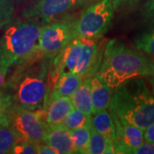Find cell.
Here are the masks:
<instances>
[{
	"instance_id": "obj_28",
	"label": "cell",
	"mask_w": 154,
	"mask_h": 154,
	"mask_svg": "<svg viewBox=\"0 0 154 154\" xmlns=\"http://www.w3.org/2000/svg\"><path fill=\"white\" fill-rule=\"evenodd\" d=\"M144 141L145 142L154 141V122L145 129V131H144Z\"/></svg>"
},
{
	"instance_id": "obj_24",
	"label": "cell",
	"mask_w": 154,
	"mask_h": 154,
	"mask_svg": "<svg viewBox=\"0 0 154 154\" xmlns=\"http://www.w3.org/2000/svg\"><path fill=\"white\" fill-rule=\"evenodd\" d=\"M14 105V101L11 94L4 89L0 88V110H9Z\"/></svg>"
},
{
	"instance_id": "obj_32",
	"label": "cell",
	"mask_w": 154,
	"mask_h": 154,
	"mask_svg": "<svg viewBox=\"0 0 154 154\" xmlns=\"http://www.w3.org/2000/svg\"><path fill=\"white\" fill-rule=\"evenodd\" d=\"M22 1H25V0H22Z\"/></svg>"
},
{
	"instance_id": "obj_22",
	"label": "cell",
	"mask_w": 154,
	"mask_h": 154,
	"mask_svg": "<svg viewBox=\"0 0 154 154\" xmlns=\"http://www.w3.org/2000/svg\"><path fill=\"white\" fill-rule=\"evenodd\" d=\"M12 154H36L37 143L25 138L19 137L11 150Z\"/></svg>"
},
{
	"instance_id": "obj_4",
	"label": "cell",
	"mask_w": 154,
	"mask_h": 154,
	"mask_svg": "<svg viewBox=\"0 0 154 154\" xmlns=\"http://www.w3.org/2000/svg\"><path fill=\"white\" fill-rule=\"evenodd\" d=\"M41 26V22L35 17L17 19L6 26L0 38V71L8 74L14 64L33 54Z\"/></svg>"
},
{
	"instance_id": "obj_12",
	"label": "cell",
	"mask_w": 154,
	"mask_h": 154,
	"mask_svg": "<svg viewBox=\"0 0 154 154\" xmlns=\"http://www.w3.org/2000/svg\"><path fill=\"white\" fill-rule=\"evenodd\" d=\"M112 89L97 72L92 76L91 90L94 112L109 108L113 93Z\"/></svg>"
},
{
	"instance_id": "obj_10",
	"label": "cell",
	"mask_w": 154,
	"mask_h": 154,
	"mask_svg": "<svg viewBox=\"0 0 154 154\" xmlns=\"http://www.w3.org/2000/svg\"><path fill=\"white\" fill-rule=\"evenodd\" d=\"M43 142L54 149L57 154L75 153L70 130L62 123L47 125Z\"/></svg>"
},
{
	"instance_id": "obj_17",
	"label": "cell",
	"mask_w": 154,
	"mask_h": 154,
	"mask_svg": "<svg viewBox=\"0 0 154 154\" xmlns=\"http://www.w3.org/2000/svg\"><path fill=\"white\" fill-rule=\"evenodd\" d=\"M75 153L88 154L91 136V125L70 130Z\"/></svg>"
},
{
	"instance_id": "obj_18",
	"label": "cell",
	"mask_w": 154,
	"mask_h": 154,
	"mask_svg": "<svg viewBox=\"0 0 154 154\" xmlns=\"http://www.w3.org/2000/svg\"><path fill=\"white\" fill-rule=\"evenodd\" d=\"M62 124L69 130L91 125V115H87L82 110L74 108L63 119Z\"/></svg>"
},
{
	"instance_id": "obj_7",
	"label": "cell",
	"mask_w": 154,
	"mask_h": 154,
	"mask_svg": "<svg viewBox=\"0 0 154 154\" xmlns=\"http://www.w3.org/2000/svg\"><path fill=\"white\" fill-rule=\"evenodd\" d=\"M44 114L43 110H28L14 104L9 110L10 127L20 137L35 143L43 142L48 125L43 120Z\"/></svg>"
},
{
	"instance_id": "obj_31",
	"label": "cell",
	"mask_w": 154,
	"mask_h": 154,
	"mask_svg": "<svg viewBox=\"0 0 154 154\" xmlns=\"http://www.w3.org/2000/svg\"><path fill=\"white\" fill-rule=\"evenodd\" d=\"M0 154H5V152H4L3 151H1V150H0Z\"/></svg>"
},
{
	"instance_id": "obj_20",
	"label": "cell",
	"mask_w": 154,
	"mask_h": 154,
	"mask_svg": "<svg viewBox=\"0 0 154 154\" xmlns=\"http://www.w3.org/2000/svg\"><path fill=\"white\" fill-rule=\"evenodd\" d=\"M20 137L11 127H1L0 128V150L5 154L11 153V150Z\"/></svg>"
},
{
	"instance_id": "obj_3",
	"label": "cell",
	"mask_w": 154,
	"mask_h": 154,
	"mask_svg": "<svg viewBox=\"0 0 154 154\" xmlns=\"http://www.w3.org/2000/svg\"><path fill=\"white\" fill-rule=\"evenodd\" d=\"M109 110L111 116L145 131L154 122V96L143 79H131L114 88Z\"/></svg>"
},
{
	"instance_id": "obj_16",
	"label": "cell",
	"mask_w": 154,
	"mask_h": 154,
	"mask_svg": "<svg viewBox=\"0 0 154 154\" xmlns=\"http://www.w3.org/2000/svg\"><path fill=\"white\" fill-rule=\"evenodd\" d=\"M114 154V143L108 140L91 126V136L89 141L88 154Z\"/></svg>"
},
{
	"instance_id": "obj_1",
	"label": "cell",
	"mask_w": 154,
	"mask_h": 154,
	"mask_svg": "<svg viewBox=\"0 0 154 154\" xmlns=\"http://www.w3.org/2000/svg\"><path fill=\"white\" fill-rule=\"evenodd\" d=\"M51 63L36 48L30 57L17 63L7 82V91L14 104L28 110H45L50 93Z\"/></svg>"
},
{
	"instance_id": "obj_13",
	"label": "cell",
	"mask_w": 154,
	"mask_h": 154,
	"mask_svg": "<svg viewBox=\"0 0 154 154\" xmlns=\"http://www.w3.org/2000/svg\"><path fill=\"white\" fill-rule=\"evenodd\" d=\"M82 81V77L75 73H60L51 94H49L48 99L59 97H71Z\"/></svg>"
},
{
	"instance_id": "obj_26",
	"label": "cell",
	"mask_w": 154,
	"mask_h": 154,
	"mask_svg": "<svg viewBox=\"0 0 154 154\" xmlns=\"http://www.w3.org/2000/svg\"><path fill=\"white\" fill-rule=\"evenodd\" d=\"M134 154H154V141L143 143L134 152Z\"/></svg>"
},
{
	"instance_id": "obj_27",
	"label": "cell",
	"mask_w": 154,
	"mask_h": 154,
	"mask_svg": "<svg viewBox=\"0 0 154 154\" xmlns=\"http://www.w3.org/2000/svg\"><path fill=\"white\" fill-rule=\"evenodd\" d=\"M37 152L38 154H57L54 149L44 142L37 143Z\"/></svg>"
},
{
	"instance_id": "obj_21",
	"label": "cell",
	"mask_w": 154,
	"mask_h": 154,
	"mask_svg": "<svg viewBox=\"0 0 154 154\" xmlns=\"http://www.w3.org/2000/svg\"><path fill=\"white\" fill-rule=\"evenodd\" d=\"M14 0H0V29L8 26L14 18Z\"/></svg>"
},
{
	"instance_id": "obj_29",
	"label": "cell",
	"mask_w": 154,
	"mask_h": 154,
	"mask_svg": "<svg viewBox=\"0 0 154 154\" xmlns=\"http://www.w3.org/2000/svg\"><path fill=\"white\" fill-rule=\"evenodd\" d=\"M9 110H0V128L1 127L10 126Z\"/></svg>"
},
{
	"instance_id": "obj_19",
	"label": "cell",
	"mask_w": 154,
	"mask_h": 154,
	"mask_svg": "<svg viewBox=\"0 0 154 154\" xmlns=\"http://www.w3.org/2000/svg\"><path fill=\"white\" fill-rule=\"evenodd\" d=\"M134 43L138 50L154 57V28L138 35L134 39Z\"/></svg>"
},
{
	"instance_id": "obj_14",
	"label": "cell",
	"mask_w": 154,
	"mask_h": 154,
	"mask_svg": "<svg viewBox=\"0 0 154 154\" xmlns=\"http://www.w3.org/2000/svg\"><path fill=\"white\" fill-rule=\"evenodd\" d=\"M91 81L92 76H88L83 79L82 84L71 96L74 107L82 110L87 115H92L94 112L92 100Z\"/></svg>"
},
{
	"instance_id": "obj_23",
	"label": "cell",
	"mask_w": 154,
	"mask_h": 154,
	"mask_svg": "<svg viewBox=\"0 0 154 154\" xmlns=\"http://www.w3.org/2000/svg\"><path fill=\"white\" fill-rule=\"evenodd\" d=\"M140 0H112L114 11L118 13H124L132 10Z\"/></svg>"
},
{
	"instance_id": "obj_2",
	"label": "cell",
	"mask_w": 154,
	"mask_h": 154,
	"mask_svg": "<svg viewBox=\"0 0 154 154\" xmlns=\"http://www.w3.org/2000/svg\"><path fill=\"white\" fill-rule=\"evenodd\" d=\"M97 73L110 88H115L131 79L154 75V59L114 38L105 44Z\"/></svg>"
},
{
	"instance_id": "obj_11",
	"label": "cell",
	"mask_w": 154,
	"mask_h": 154,
	"mask_svg": "<svg viewBox=\"0 0 154 154\" xmlns=\"http://www.w3.org/2000/svg\"><path fill=\"white\" fill-rule=\"evenodd\" d=\"M74 108L71 97L48 99L44 115L46 123L49 125L60 124Z\"/></svg>"
},
{
	"instance_id": "obj_15",
	"label": "cell",
	"mask_w": 154,
	"mask_h": 154,
	"mask_svg": "<svg viewBox=\"0 0 154 154\" xmlns=\"http://www.w3.org/2000/svg\"><path fill=\"white\" fill-rule=\"evenodd\" d=\"M91 126L108 140L114 143L116 138L115 123L107 109L95 111L91 115Z\"/></svg>"
},
{
	"instance_id": "obj_8",
	"label": "cell",
	"mask_w": 154,
	"mask_h": 154,
	"mask_svg": "<svg viewBox=\"0 0 154 154\" xmlns=\"http://www.w3.org/2000/svg\"><path fill=\"white\" fill-rule=\"evenodd\" d=\"M83 0H34L23 11V18H38L41 25L62 19L82 5Z\"/></svg>"
},
{
	"instance_id": "obj_9",
	"label": "cell",
	"mask_w": 154,
	"mask_h": 154,
	"mask_svg": "<svg viewBox=\"0 0 154 154\" xmlns=\"http://www.w3.org/2000/svg\"><path fill=\"white\" fill-rule=\"evenodd\" d=\"M116 128L114 149L116 153L131 154L144 143V131L137 126L111 116Z\"/></svg>"
},
{
	"instance_id": "obj_25",
	"label": "cell",
	"mask_w": 154,
	"mask_h": 154,
	"mask_svg": "<svg viewBox=\"0 0 154 154\" xmlns=\"http://www.w3.org/2000/svg\"><path fill=\"white\" fill-rule=\"evenodd\" d=\"M142 14L146 18L154 21V0H146Z\"/></svg>"
},
{
	"instance_id": "obj_30",
	"label": "cell",
	"mask_w": 154,
	"mask_h": 154,
	"mask_svg": "<svg viewBox=\"0 0 154 154\" xmlns=\"http://www.w3.org/2000/svg\"><path fill=\"white\" fill-rule=\"evenodd\" d=\"M149 83H150V85H151V87H152V94H153L154 96V75H152V76H151L149 78Z\"/></svg>"
},
{
	"instance_id": "obj_6",
	"label": "cell",
	"mask_w": 154,
	"mask_h": 154,
	"mask_svg": "<svg viewBox=\"0 0 154 154\" xmlns=\"http://www.w3.org/2000/svg\"><path fill=\"white\" fill-rule=\"evenodd\" d=\"M75 18L65 17L41 26L37 50L51 62L74 38Z\"/></svg>"
},
{
	"instance_id": "obj_5",
	"label": "cell",
	"mask_w": 154,
	"mask_h": 154,
	"mask_svg": "<svg viewBox=\"0 0 154 154\" xmlns=\"http://www.w3.org/2000/svg\"><path fill=\"white\" fill-rule=\"evenodd\" d=\"M112 0H99L75 18L74 38H101L111 26L114 16Z\"/></svg>"
}]
</instances>
